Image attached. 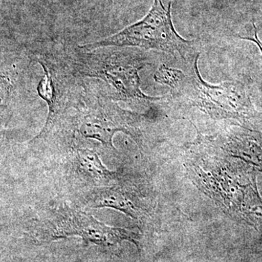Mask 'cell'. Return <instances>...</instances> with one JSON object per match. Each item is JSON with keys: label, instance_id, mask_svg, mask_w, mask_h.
Instances as JSON below:
<instances>
[{"label": "cell", "instance_id": "cell-1", "mask_svg": "<svg viewBox=\"0 0 262 262\" xmlns=\"http://www.w3.org/2000/svg\"><path fill=\"white\" fill-rule=\"evenodd\" d=\"M172 0L165 8L161 0H154L151 10L140 21L113 36L80 46L87 51L108 46L138 47L170 53L187 65L200 57L196 41H188L176 32L171 19Z\"/></svg>", "mask_w": 262, "mask_h": 262}, {"label": "cell", "instance_id": "cell-2", "mask_svg": "<svg viewBox=\"0 0 262 262\" xmlns=\"http://www.w3.org/2000/svg\"><path fill=\"white\" fill-rule=\"evenodd\" d=\"M199 58L184 66V75L168 98L181 104L194 106L213 118L232 119L241 122L250 121L256 111L244 84L238 81L207 83L198 71Z\"/></svg>", "mask_w": 262, "mask_h": 262}, {"label": "cell", "instance_id": "cell-3", "mask_svg": "<svg viewBox=\"0 0 262 262\" xmlns=\"http://www.w3.org/2000/svg\"><path fill=\"white\" fill-rule=\"evenodd\" d=\"M76 72L101 79L113 89V99L144 104L162 98L150 97L141 91L139 71L150 64L139 53L128 50L80 53L75 56Z\"/></svg>", "mask_w": 262, "mask_h": 262}, {"label": "cell", "instance_id": "cell-4", "mask_svg": "<svg viewBox=\"0 0 262 262\" xmlns=\"http://www.w3.org/2000/svg\"><path fill=\"white\" fill-rule=\"evenodd\" d=\"M111 99L96 96L84 98L77 107L75 130L82 138L99 141L110 149H115L113 138L117 131L139 141V130L134 125L135 115L122 110Z\"/></svg>", "mask_w": 262, "mask_h": 262}, {"label": "cell", "instance_id": "cell-5", "mask_svg": "<svg viewBox=\"0 0 262 262\" xmlns=\"http://www.w3.org/2000/svg\"><path fill=\"white\" fill-rule=\"evenodd\" d=\"M52 229V239L80 236L86 242L98 245H115L124 239L136 244L128 231L114 228L96 220L89 213L66 206L58 212Z\"/></svg>", "mask_w": 262, "mask_h": 262}, {"label": "cell", "instance_id": "cell-6", "mask_svg": "<svg viewBox=\"0 0 262 262\" xmlns=\"http://www.w3.org/2000/svg\"><path fill=\"white\" fill-rule=\"evenodd\" d=\"M38 61L44 71V75L38 84V94L47 103L49 112L46 125L36 139L51 130L65 110L70 106V100L63 98V93H61L63 87L60 88L58 75L55 70H52L51 63L41 60Z\"/></svg>", "mask_w": 262, "mask_h": 262}, {"label": "cell", "instance_id": "cell-7", "mask_svg": "<svg viewBox=\"0 0 262 262\" xmlns=\"http://www.w3.org/2000/svg\"><path fill=\"white\" fill-rule=\"evenodd\" d=\"M223 144L232 156L262 172V133L249 129L230 132L224 137Z\"/></svg>", "mask_w": 262, "mask_h": 262}, {"label": "cell", "instance_id": "cell-8", "mask_svg": "<svg viewBox=\"0 0 262 262\" xmlns=\"http://www.w3.org/2000/svg\"><path fill=\"white\" fill-rule=\"evenodd\" d=\"M73 163L82 178L98 187L107 185L115 178V173L103 165L97 153L89 148L76 147Z\"/></svg>", "mask_w": 262, "mask_h": 262}, {"label": "cell", "instance_id": "cell-9", "mask_svg": "<svg viewBox=\"0 0 262 262\" xmlns=\"http://www.w3.org/2000/svg\"><path fill=\"white\" fill-rule=\"evenodd\" d=\"M90 208H110L136 218V208L130 198L120 188L104 187L96 189L87 198Z\"/></svg>", "mask_w": 262, "mask_h": 262}, {"label": "cell", "instance_id": "cell-10", "mask_svg": "<svg viewBox=\"0 0 262 262\" xmlns=\"http://www.w3.org/2000/svg\"><path fill=\"white\" fill-rule=\"evenodd\" d=\"M246 187L241 204L243 213L251 222L262 223V199L258 194L255 179Z\"/></svg>", "mask_w": 262, "mask_h": 262}, {"label": "cell", "instance_id": "cell-11", "mask_svg": "<svg viewBox=\"0 0 262 262\" xmlns=\"http://www.w3.org/2000/svg\"><path fill=\"white\" fill-rule=\"evenodd\" d=\"M13 86L8 76L0 73V128L10 117V104Z\"/></svg>", "mask_w": 262, "mask_h": 262}, {"label": "cell", "instance_id": "cell-12", "mask_svg": "<svg viewBox=\"0 0 262 262\" xmlns=\"http://www.w3.org/2000/svg\"><path fill=\"white\" fill-rule=\"evenodd\" d=\"M184 75V72L177 69L169 68L165 64L156 71L154 75L155 80L158 83L168 85L173 89Z\"/></svg>", "mask_w": 262, "mask_h": 262}, {"label": "cell", "instance_id": "cell-13", "mask_svg": "<svg viewBox=\"0 0 262 262\" xmlns=\"http://www.w3.org/2000/svg\"><path fill=\"white\" fill-rule=\"evenodd\" d=\"M253 34L252 35L246 36V37H241V39H246V40L251 41V42H254L255 44L257 45L258 48L261 51L262 53V42L258 39L257 29H256V25L253 24Z\"/></svg>", "mask_w": 262, "mask_h": 262}]
</instances>
